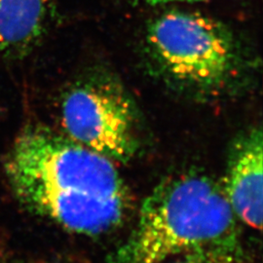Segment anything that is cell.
Segmentation results:
<instances>
[{
  "instance_id": "cell-1",
  "label": "cell",
  "mask_w": 263,
  "mask_h": 263,
  "mask_svg": "<svg viewBox=\"0 0 263 263\" xmlns=\"http://www.w3.org/2000/svg\"><path fill=\"white\" fill-rule=\"evenodd\" d=\"M6 172L25 206L77 234L108 233L131 211V193L113 160L45 127L22 132Z\"/></svg>"
},
{
  "instance_id": "cell-2",
  "label": "cell",
  "mask_w": 263,
  "mask_h": 263,
  "mask_svg": "<svg viewBox=\"0 0 263 263\" xmlns=\"http://www.w3.org/2000/svg\"><path fill=\"white\" fill-rule=\"evenodd\" d=\"M236 217L222 187L200 174L163 180L138 221L104 263H167L200 248L237 244Z\"/></svg>"
},
{
  "instance_id": "cell-3",
  "label": "cell",
  "mask_w": 263,
  "mask_h": 263,
  "mask_svg": "<svg viewBox=\"0 0 263 263\" xmlns=\"http://www.w3.org/2000/svg\"><path fill=\"white\" fill-rule=\"evenodd\" d=\"M145 43L153 66L166 82L201 98L239 88L253 66L231 28L196 12L161 14L146 28Z\"/></svg>"
},
{
  "instance_id": "cell-4",
  "label": "cell",
  "mask_w": 263,
  "mask_h": 263,
  "mask_svg": "<svg viewBox=\"0 0 263 263\" xmlns=\"http://www.w3.org/2000/svg\"><path fill=\"white\" fill-rule=\"evenodd\" d=\"M61 119L66 137L113 161L131 160L139 149L138 106L112 74L96 72L72 85Z\"/></svg>"
},
{
  "instance_id": "cell-5",
  "label": "cell",
  "mask_w": 263,
  "mask_h": 263,
  "mask_svg": "<svg viewBox=\"0 0 263 263\" xmlns=\"http://www.w3.org/2000/svg\"><path fill=\"white\" fill-rule=\"evenodd\" d=\"M262 162L261 128L241 133L229 151L222 187L236 217L257 230L262 226Z\"/></svg>"
},
{
  "instance_id": "cell-6",
  "label": "cell",
  "mask_w": 263,
  "mask_h": 263,
  "mask_svg": "<svg viewBox=\"0 0 263 263\" xmlns=\"http://www.w3.org/2000/svg\"><path fill=\"white\" fill-rule=\"evenodd\" d=\"M59 0H0V53L23 58L43 39Z\"/></svg>"
},
{
  "instance_id": "cell-7",
  "label": "cell",
  "mask_w": 263,
  "mask_h": 263,
  "mask_svg": "<svg viewBox=\"0 0 263 263\" xmlns=\"http://www.w3.org/2000/svg\"><path fill=\"white\" fill-rule=\"evenodd\" d=\"M167 263H244L238 244L200 248L171 259Z\"/></svg>"
},
{
  "instance_id": "cell-8",
  "label": "cell",
  "mask_w": 263,
  "mask_h": 263,
  "mask_svg": "<svg viewBox=\"0 0 263 263\" xmlns=\"http://www.w3.org/2000/svg\"><path fill=\"white\" fill-rule=\"evenodd\" d=\"M135 1L145 5L158 6V5H165L170 3H194V2H201L204 0H135Z\"/></svg>"
}]
</instances>
